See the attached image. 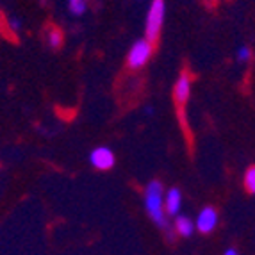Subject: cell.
Segmentation results:
<instances>
[{
    "mask_svg": "<svg viewBox=\"0 0 255 255\" xmlns=\"http://www.w3.org/2000/svg\"><path fill=\"white\" fill-rule=\"evenodd\" d=\"M145 207L155 225H159L161 229H168V214L164 213V195H162L161 182L157 180H152L146 186Z\"/></svg>",
    "mask_w": 255,
    "mask_h": 255,
    "instance_id": "cell-1",
    "label": "cell"
},
{
    "mask_svg": "<svg viewBox=\"0 0 255 255\" xmlns=\"http://www.w3.org/2000/svg\"><path fill=\"white\" fill-rule=\"evenodd\" d=\"M180 205H182V195H180V189L177 187H171L170 191L164 195V211L170 216H177L180 213Z\"/></svg>",
    "mask_w": 255,
    "mask_h": 255,
    "instance_id": "cell-6",
    "label": "cell"
},
{
    "mask_svg": "<svg viewBox=\"0 0 255 255\" xmlns=\"http://www.w3.org/2000/svg\"><path fill=\"white\" fill-rule=\"evenodd\" d=\"M245 187L252 195H255V166H250L245 173Z\"/></svg>",
    "mask_w": 255,
    "mask_h": 255,
    "instance_id": "cell-10",
    "label": "cell"
},
{
    "mask_svg": "<svg viewBox=\"0 0 255 255\" xmlns=\"http://www.w3.org/2000/svg\"><path fill=\"white\" fill-rule=\"evenodd\" d=\"M218 225V213L214 207H204L196 218V229L198 232L202 234H209V232H213Z\"/></svg>",
    "mask_w": 255,
    "mask_h": 255,
    "instance_id": "cell-5",
    "label": "cell"
},
{
    "mask_svg": "<svg viewBox=\"0 0 255 255\" xmlns=\"http://www.w3.org/2000/svg\"><path fill=\"white\" fill-rule=\"evenodd\" d=\"M115 153L111 152L109 148H106V146H100V148L93 150L90 155V162L97 168V170H111L113 166H115Z\"/></svg>",
    "mask_w": 255,
    "mask_h": 255,
    "instance_id": "cell-4",
    "label": "cell"
},
{
    "mask_svg": "<svg viewBox=\"0 0 255 255\" xmlns=\"http://www.w3.org/2000/svg\"><path fill=\"white\" fill-rule=\"evenodd\" d=\"M68 7L73 14H82L86 11V0H68Z\"/></svg>",
    "mask_w": 255,
    "mask_h": 255,
    "instance_id": "cell-11",
    "label": "cell"
},
{
    "mask_svg": "<svg viewBox=\"0 0 255 255\" xmlns=\"http://www.w3.org/2000/svg\"><path fill=\"white\" fill-rule=\"evenodd\" d=\"M175 230L182 238H189L195 232V223L187 216H177V220H175Z\"/></svg>",
    "mask_w": 255,
    "mask_h": 255,
    "instance_id": "cell-8",
    "label": "cell"
},
{
    "mask_svg": "<svg viewBox=\"0 0 255 255\" xmlns=\"http://www.w3.org/2000/svg\"><path fill=\"white\" fill-rule=\"evenodd\" d=\"M152 50H153L152 41H148L146 38L145 39H139V41H136L130 47V50H128V55H127L128 66H130L132 70L145 66L146 61H148L150 55H152Z\"/></svg>",
    "mask_w": 255,
    "mask_h": 255,
    "instance_id": "cell-3",
    "label": "cell"
},
{
    "mask_svg": "<svg viewBox=\"0 0 255 255\" xmlns=\"http://www.w3.org/2000/svg\"><path fill=\"white\" fill-rule=\"evenodd\" d=\"M145 113H146V115H152V113H153V109H152V107H145Z\"/></svg>",
    "mask_w": 255,
    "mask_h": 255,
    "instance_id": "cell-15",
    "label": "cell"
},
{
    "mask_svg": "<svg viewBox=\"0 0 255 255\" xmlns=\"http://www.w3.org/2000/svg\"><path fill=\"white\" fill-rule=\"evenodd\" d=\"M252 57V50L248 47H241L238 50V59L239 61H248Z\"/></svg>",
    "mask_w": 255,
    "mask_h": 255,
    "instance_id": "cell-12",
    "label": "cell"
},
{
    "mask_svg": "<svg viewBox=\"0 0 255 255\" xmlns=\"http://www.w3.org/2000/svg\"><path fill=\"white\" fill-rule=\"evenodd\" d=\"M225 255H239L238 250H234V248H229V250L225 252Z\"/></svg>",
    "mask_w": 255,
    "mask_h": 255,
    "instance_id": "cell-14",
    "label": "cell"
},
{
    "mask_svg": "<svg viewBox=\"0 0 255 255\" xmlns=\"http://www.w3.org/2000/svg\"><path fill=\"white\" fill-rule=\"evenodd\" d=\"M48 45H50L52 48H59L61 47V43H63V32H61L57 27H54V29L48 30Z\"/></svg>",
    "mask_w": 255,
    "mask_h": 255,
    "instance_id": "cell-9",
    "label": "cell"
},
{
    "mask_svg": "<svg viewBox=\"0 0 255 255\" xmlns=\"http://www.w3.org/2000/svg\"><path fill=\"white\" fill-rule=\"evenodd\" d=\"M164 14H166V5L164 0H153L152 5L148 9V14H146V29L145 34L148 41H155L161 32L162 21H164Z\"/></svg>",
    "mask_w": 255,
    "mask_h": 255,
    "instance_id": "cell-2",
    "label": "cell"
},
{
    "mask_svg": "<svg viewBox=\"0 0 255 255\" xmlns=\"http://www.w3.org/2000/svg\"><path fill=\"white\" fill-rule=\"evenodd\" d=\"M189 93H191V77L187 75V73H182L179 77V81L175 82V88H173L175 100L179 104H186V100L189 98Z\"/></svg>",
    "mask_w": 255,
    "mask_h": 255,
    "instance_id": "cell-7",
    "label": "cell"
},
{
    "mask_svg": "<svg viewBox=\"0 0 255 255\" xmlns=\"http://www.w3.org/2000/svg\"><path fill=\"white\" fill-rule=\"evenodd\" d=\"M9 27H11V30L18 32V30L21 29V21L18 20V18H11V20H9Z\"/></svg>",
    "mask_w": 255,
    "mask_h": 255,
    "instance_id": "cell-13",
    "label": "cell"
}]
</instances>
